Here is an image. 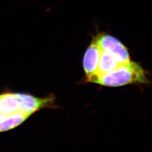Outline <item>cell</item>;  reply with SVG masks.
<instances>
[{"instance_id":"obj_1","label":"cell","mask_w":152,"mask_h":152,"mask_svg":"<svg viewBox=\"0 0 152 152\" xmlns=\"http://www.w3.org/2000/svg\"><path fill=\"white\" fill-rule=\"evenodd\" d=\"M53 97L39 98L6 88L0 92V133L11 130L42 109L53 105Z\"/></svg>"},{"instance_id":"obj_2","label":"cell","mask_w":152,"mask_h":152,"mask_svg":"<svg viewBox=\"0 0 152 152\" xmlns=\"http://www.w3.org/2000/svg\"><path fill=\"white\" fill-rule=\"evenodd\" d=\"M87 81L108 87H119L129 84L147 83V73L141 65L129 61L121 64L113 71L104 75H94Z\"/></svg>"},{"instance_id":"obj_3","label":"cell","mask_w":152,"mask_h":152,"mask_svg":"<svg viewBox=\"0 0 152 152\" xmlns=\"http://www.w3.org/2000/svg\"><path fill=\"white\" fill-rule=\"evenodd\" d=\"M95 40L102 51L112 55L120 64L130 61L126 48L117 38L108 34H102Z\"/></svg>"},{"instance_id":"obj_4","label":"cell","mask_w":152,"mask_h":152,"mask_svg":"<svg viewBox=\"0 0 152 152\" xmlns=\"http://www.w3.org/2000/svg\"><path fill=\"white\" fill-rule=\"evenodd\" d=\"M101 53L102 50L95 39L88 48L83 57V66L87 78L96 73Z\"/></svg>"},{"instance_id":"obj_5","label":"cell","mask_w":152,"mask_h":152,"mask_svg":"<svg viewBox=\"0 0 152 152\" xmlns=\"http://www.w3.org/2000/svg\"><path fill=\"white\" fill-rule=\"evenodd\" d=\"M120 64L112 55L102 50L97 72L95 75H104L113 71Z\"/></svg>"}]
</instances>
